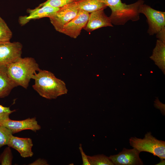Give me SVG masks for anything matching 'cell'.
<instances>
[{
    "label": "cell",
    "instance_id": "26",
    "mask_svg": "<svg viewBox=\"0 0 165 165\" xmlns=\"http://www.w3.org/2000/svg\"><path fill=\"white\" fill-rule=\"evenodd\" d=\"M160 162L155 164L156 165H165V159H160Z\"/></svg>",
    "mask_w": 165,
    "mask_h": 165
},
{
    "label": "cell",
    "instance_id": "1",
    "mask_svg": "<svg viewBox=\"0 0 165 165\" xmlns=\"http://www.w3.org/2000/svg\"><path fill=\"white\" fill-rule=\"evenodd\" d=\"M35 80L33 89L42 97L51 99L66 94L68 92L65 82L51 72L41 69L32 77Z\"/></svg>",
    "mask_w": 165,
    "mask_h": 165
},
{
    "label": "cell",
    "instance_id": "18",
    "mask_svg": "<svg viewBox=\"0 0 165 165\" xmlns=\"http://www.w3.org/2000/svg\"><path fill=\"white\" fill-rule=\"evenodd\" d=\"M88 158L90 165H114L109 157L103 154L88 156Z\"/></svg>",
    "mask_w": 165,
    "mask_h": 165
},
{
    "label": "cell",
    "instance_id": "8",
    "mask_svg": "<svg viewBox=\"0 0 165 165\" xmlns=\"http://www.w3.org/2000/svg\"><path fill=\"white\" fill-rule=\"evenodd\" d=\"M89 15L90 13L79 10L76 16L64 26L60 33L71 38H76L86 26Z\"/></svg>",
    "mask_w": 165,
    "mask_h": 165
},
{
    "label": "cell",
    "instance_id": "12",
    "mask_svg": "<svg viewBox=\"0 0 165 165\" xmlns=\"http://www.w3.org/2000/svg\"><path fill=\"white\" fill-rule=\"evenodd\" d=\"M7 145L17 150L23 158L32 157L33 145L32 139L29 138H21L13 135L10 137Z\"/></svg>",
    "mask_w": 165,
    "mask_h": 165
},
{
    "label": "cell",
    "instance_id": "17",
    "mask_svg": "<svg viewBox=\"0 0 165 165\" xmlns=\"http://www.w3.org/2000/svg\"><path fill=\"white\" fill-rule=\"evenodd\" d=\"M12 33L5 21L0 16V43L10 42Z\"/></svg>",
    "mask_w": 165,
    "mask_h": 165
},
{
    "label": "cell",
    "instance_id": "4",
    "mask_svg": "<svg viewBox=\"0 0 165 165\" xmlns=\"http://www.w3.org/2000/svg\"><path fill=\"white\" fill-rule=\"evenodd\" d=\"M129 142L131 146L140 152H148L160 159H165V141L157 139L150 132H147L142 139L131 137Z\"/></svg>",
    "mask_w": 165,
    "mask_h": 165
},
{
    "label": "cell",
    "instance_id": "5",
    "mask_svg": "<svg viewBox=\"0 0 165 165\" xmlns=\"http://www.w3.org/2000/svg\"><path fill=\"white\" fill-rule=\"evenodd\" d=\"M140 13L146 17L148 25L147 32L150 35L156 34L165 28V12L155 10L143 3L140 7Z\"/></svg>",
    "mask_w": 165,
    "mask_h": 165
},
{
    "label": "cell",
    "instance_id": "16",
    "mask_svg": "<svg viewBox=\"0 0 165 165\" xmlns=\"http://www.w3.org/2000/svg\"><path fill=\"white\" fill-rule=\"evenodd\" d=\"M165 43L158 39L153 50L152 55L150 57L157 65H161L164 68L165 58Z\"/></svg>",
    "mask_w": 165,
    "mask_h": 165
},
{
    "label": "cell",
    "instance_id": "22",
    "mask_svg": "<svg viewBox=\"0 0 165 165\" xmlns=\"http://www.w3.org/2000/svg\"><path fill=\"white\" fill-rule=\"evenodd\" d=\"M15 111V110H11L9 107L0 105V123L9 118V115Z\"/></svg>",
    "mask_w": 165,
    "mask_h": 165
},
{
    "label": "cell",
    "instance_id": "19",
    "mask_svg": "<svg viewBox=\"0 0 165 165\" xmlns=\"http://www.w3.org/2000/svg\"><path fill=\"white\" fill-rule=\"evenodd\" d=\"M13 156L10 147H6L0 154V163L2 165H11L12 164Z\"/></svg>",
    "mask_w": 165,
    "mask_h": 165
},
{
    "label": "cell",
    "instance_id": "9",
    "mask_svg": "<svg viewBox=\"0 0 165 165\" xmlns=\"http://www.w3.org/2000/svg\"><path fill=\"white\" fill-rule=\"evenodd\" d=\"M140 153L134 148H123L118 154L108 157L114 165H142L143 163L140 157Z\"/></svg>",
    "mask_w": 165,
    "mask_h": 165
},
{
    "label": "cell",
    "instance_id": "24",
    "mask_svg": "<svg viewBox=\"0 0 165 165\" xmlns=\"http://www.w3.org/2000/svg\"><path fill=\"white\" fill-rule=\"evenodd\" d=\"M156 38L165 43V28L162 29L156 34Z\"/></svg>",
    "mask_w": 165,
    "mask_h": 165
},
{
    "label": "cell",
    "instance_id": "10",
    "mask_svg": "<svg viewBox=\"0 0 165 165\" xmlns=\"http://www.w3.org/2000/svg\"><path fill=\"white\" fill-rule=\"evenodd\" d=\"M0 124L9 129L13 134L27 130L36 132L41 129L35 117L29 118L21 120H13L9 118Z\"/></svg>",
    "mask_w": 165,
    "mask_h": 165
},
{
    "label": "cell",
    "instance_id": "15",
    "mask_svg": "<svg viewBox=\"0 0 165 165\" xmlns=\"http://www.w3.org/2000/svg\"><path fill=\"white\" fill-rule=\"evenodd\" d=\"M74 3L79 10L86 11L89 13L105 9L107 7L103 0H79Z\"/></svg>",
    "mask_w": 165,
    "mask_h": 165
},
{
    "label": "cell",
    "instance_id": "7",
    "mask_svg": "<svg viewBox=\"0 0 165 165\" xmlns=\"http://www.w3.org/2000/svg\"><path fill=\"white\" fill-rule=\"evenodd\" d=\"M22 47L18 42L0 43V66L6 65L21 58Z\"/></svg>",
    "mask_w": 165,
    "mask_h": 165
},
{
    "label": "cell",
    "instance_id": "11",
    "mask_svg": "<svg viewBox=\"0 0 165 165\" xmlns=\"http://www.w3.org/2000/svg\"><path fill=\"white\" fill-rule=\"evenodd\" d=\"M60 8L48 6H44L40 7H37L34 9L28 8L27 12L29 15L20 16L18 18V22L21 26H23L31 20L45 17L49 18L58 11Z\"/></svg>",
    "mask_w": 165,
    "mask_h": 165
},
{
    "label": "cell",
    "instance_id": "21",
    "mask_svg": "<svg viewBox=\"0 0 165 165\" xmlns=\"http://www.w3.org/2000/svg\"><path fill=\"white\" fill-rule=\"evenodd\" d=\"M75 1L74 0H47L39 4L37 7L48 6L53 7L60 8Z\"/></svg>",
    "mask_w": 165,
    "mask_h": 165
},
{
    "label": "cell",
    "instance_id": "6",
    "mask_svg": "<svg viewBox=\"0 0 165 165\" xmlns=\"http://www.w3.org/2000/svg\"><path fill=\"white\" fill-rule=\"evenodd\" d=\"M74 2L60 8L49 18L50 22L57 31L60 32L64 26L77 15L79 10Z\"/></svg>",
    "mask_w": 165,
    "mask_h": 165
},
{
    "label": "cell",
    "instance_id": "23",
    "mask_svg": "<svg viewBox=\"0 0 165 165\" xmlns=\"http://www.w3.org/2000/svg\"><path fill=\"white\" fill-rule=\"evenodd\" d=\"M79 148L80 151L82 160L83 165H90L88 160V156L86 155L82 149V145L80 144Z\"/></svg>",
    "mask_w": 165,
    "mask_h": 165
},
{
    "label": "cell",
    "instance_id": "14",
    "mask_svg": "<svg viewBox=\"0 0 165 165\" xmlns=\"http://www.w3.org/2000/svg\"><path fill=\"white\" fill-rule=\"evenodd\" d=\"M17 86L9 76L6 65L0 66V98L7 96L12 90Z\"/></svg>",
    "mask_w": 165,
    "mask_h": 165
},
{
    "label": "cell",
    "instance_id": "2",
    "mask_svg": "<svg viewBox=\"0 0 165 165\" xmlns=\"http://www.w3.org/2000/svg\"><path fill=\"white\" fill-rule=\"evenodd\" d=\"M7 73L18 86L27 89L33 75L40 69L35 60L31 57H21L6 65Z\"/></svg>",
    "mask_w": 165,
    "mask_h": 165
},
{
    "label": "cell",
    "instance_id": "25",
    "mask_svg": "<svg viewBox=\"0 0 165 165\" xmlns=\"http://www.w3.org/2000/svg\"><path fill=\"white\" fill-rule=\"evenodd\" d=\"M29 165H47V161L44 159L38 158L33 162L30 163Z\"/></svg>",
    "mask_w": 165,
    "mask_h": 165
},
{
    "label": "cell",
    "instance_id": "28",
    "mask_svg": "<svg viewBox=\"0 0 165 165\" xmlns=\"http://www.w3.org/2000/svg\"></svg>",
    "mask_w": 165,
    "mask_h": 165
},
{
    "label": "cell",
    "instance_id": "13",
    "mask_svg": "<svg viewBox=\"0 0 165 165\" xmlns=\"http://www.w3.org/2000/svg\"><path fill=\"white\" fill-rule=\"evenodd\" d=\"M112 26L109 17L105 14L104 9H102L90 13L88 20L83 29L91 32L102 27Z\"/></svg>",
    "mask_w": 165,
    "mask_h": 165
},
{
    "label": "cell",
    "instance_id": "20",
    "mask_svg": "<svg viewBox=\"0 0 165 165\" xmlns=\"http://www.w3.org/2000/svg\"><path fill=\"white\" fill-rule=\"evenodd\" d=\"M13 135L8 128L0 124V148L7 145L9 140Z\"/></svg>",
    "mask_w": 165,
    "mask_h": 165
},
{
    "label": "cell",
    "instance_id": "27",
    "mask_svg": "<svg viewBox=\"0 0 165 165\" xmlns=\"http://www.w3.org/2000/svg\"><path fill=\"white\" fill-rule=\"evenodd\" d=\"M75 0V1H78V0Z\"/></svg>",
    "mask_w": 165,
    "mask_h": 165
},
{
    "label": "cell",
    "instance_id": "3",
    "mask_svg": "<svg viewBox=\"0 0 165 165\" xmlns=\"http://www.w3.org/2000/svg\"><path fill=\"white\" fill-rule=\"evenodd\" d=\"M111 13L109 16L112 24L123 25L129 20L137 21L140 19L139 9L144 3L143 0H138L134 3L127 5L121 0H103Z\"/></svg>",
    "mask_w": 165,
    "mask_h": 165
}]
</instances>
